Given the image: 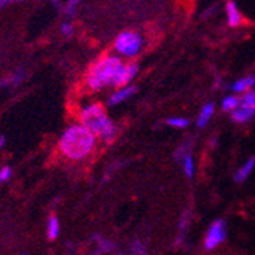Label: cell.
<instances>
[{
	"label": "cell",
	"mask_w": 255,
	"mask_h": 255,
	"mask_svg": "<svg viewBox=\"0 0 255 255\" xmlns=\"http://www.w3.org/2000/svg\"><path fill=\"white\" fill-rule=\"evenodd\" d=\"M225 14H226V21L231 28H239L240 25H243V14L234 0H228L226 2Z\"/></svg>",
	"instance_id": "9"
},
{
	"label": "cell",
	"mask_w": 255,
	"mask_h": 255,
	"mask_svg": "<svg viewBox=\"0 0 255 255\" xmlns=\"http://www.w3.org/2000/svg\"><path fill=\"white\" fill-rule=\"evenodd\" d=\"M255 87V75H245L242 78H239L237 81H234L231 84V90H233L234 95H243L246 92L252 90Z\"/></svg>",
	"instance_id": "12"
},
{
	"label": "cell",
	"mask_w": 255,
	"mask_h": 255,
	"mask_svg": "<svg viewBox=\"0 0 255 255\" xmlns=\"http://www.w3.org/2000/svg\"><path fill=\"white\" fill-rule=\"evenodd\" d=\"M95 240H97V252L98 254H109V252H112L115 249V245L110 240H107V239H104L101 236H97Z\"/></svg>",
	"instance_id": "19"
},
{
	"label": "cell",
	"mask_w": 255,
	"mask_h": 255,
	"mask_svg": "<svg viewBox=\"0 0 255 255\" xmlns=\"http://www.w3.org/2000/svg\"><path fill=\"white\" fill-rule=\"evenodd\" d=\"M214 113H216V106H214V103H206V104H203V107L200 109V112H199V115H197L196 126H197L199 128L206 127L208 124H210V121L213 120Z\"/></svg>",
	"instance_id": "13"
},
{
	"label": "cell",
	"mask_w": 255,
	"mask_h": 255,
	"mask_svg": "<svg viewBox=\"0 0 255 255\" xmlns=\"http://www.w3.org/2000/svg\"><path fill=\"white\" fill-rule=\"evenodd\" d=\"M12 176V170L9 167H3L0 170V182H8Z\"/></svg>",
	"instance_id": "22"
},
{
	"label": "cell",
	"mask_w": 255,
	"mask_h": 255,
	"mask_svg": "<svg viewBox=\"0 0 255 255\" xmlns=\"http://www.w3.org/2000/svg\"><path fill=\"white\" fill-rule=\"evenodd\" d=\"M136 87L134 86H124V87H118V89H115L110 97L107 98V106L110 107H115V106H120L123 103H126L127 100H130L134 94H136Z\"/></svg>",
	"instance_id": "7"
},
{
	"label": "cell",
	"mask_w": 255,
	"mask_h": 255,
	"mask_svg": "<svg viewBox=\"0 0 255 255\" xmlns=\"http://www.w3.org/2000/svg\"><path fill=\"white\" fill-rule=\"evenodd\" d=\"M239 101H240V97H237V95H226L223 100H222V104H220V107H222V110L223 112H226V113H231V112H234L237 107H239Z\"/></svg>",
	"instance_id": "16"
},
{
	"label": "cell",
	"mask_w": 255,
	"mask_h": 255,
	"mask_svg": "<svg viewBox=\"0 0 255 255\" xmlns=\"http://www.w3.org/2000/svg\"><path fill=\"white\" fill-rule=\"evenodd\" d=\"M254 170H255V156H249L243 164L236 170V173H234V182H237V183H243V182H246L248 179H249V176L254 173Z\"/></svg>",
	"instance_id": "11"
},
{
	"label": "cell",
	"mask_w": 255,
	"mask_h": 255,
	"mask_svg": "<svg viewBox=\"0 0 255 255\" xmlns=\"http://www.w3.org/2000/svg\"><path fill=\"white\" fill-rule=\"evenodd\" d=\"M145 49V37L134 29L121 31L112 43V54L124 61H134Z\"/></svg>",
	"instance_id": "4"
},
{
	"label": "cell",
	"mask_w": 255,
	"mask_h": 255,
	"mask_svg": "<svg viewBox=\"0 0 255 255\" xmlns=\"http://www.w3.org/2000/svg\"><path fill=\"white\" fill-rule=\"evenodd\" d=\"M60 32L64 37H72L74 32H75V25L72 21H64V23H61V26H60Z\"/></svg>",
	"instance_id": "20"
},
{
	"label": "cell",
	"mask_w": 255,
	"mask_h": 255,
	"mask_svg": "<svg viewBox=\"0 0 255 255\" xmlns=\"http://www.w3.org/2000/svg\"><path fill=\"white\" fill-rule=\"evenodd\" d=\"M190 123L191 121L185 117H171V118L165 120V124L168 127H173V128H187L190 126Z\"/></svg>",
	"instance_id": "18"
},
{
	"label": "cell",
	"mask_w": 255,
	"mask_h": 255,
	"mask_svg": "<svg viewBox=\"0 0 255 255\" xmlns=\"http://www.w3.org/2000/svg\"><path fill=\"white\" fill-rule=\"evenodd\" d=\"M216 9H217V6H213V8H210V9H206V12H205V17H210V15H213V14L216 12Z\"/></svg>",
	"instance_id": "23"
},
{
	"label": "cell",
	"mask_w": 255,
	"mask_h": 255,
	"mask_svg": "<svg viewBox=\"0 0 255 255\" xmlns=\"http://www.w3.org/2000/svg\"><path fill=\"white\" fill-rule=\"evenodd\" d=\"M98 137L80 123L67 126L58 139V151L67 160H83L94 153Z\"/></svg>",
	"instance_id": "2"
},
{
	"label": "cell",
	"mask_w": 255,
	"mask_h": 255,
	"mask_svg": "<svg viewBox=\"0 0 255 255\" xmlns=\"http://www.w3.org/2000/svg\"><path fill=\"white\" fill-rule=\"evenodd\" d=\"M21 255H25V254H21Z\"/></svg>",
	"instance_id": "25"
},
{
	"label": "cell",
	"mask_w": 255,
	"mask_h": 255,
	"mask_svg": "<svg viewBox=\"0 0 255 255\" xmlns=\"http://www.w3.org/2000/svg\"><path fill=\"white\" fill-rule=\"evenodd\" d=\"M179 165H180V170L183 173V176L187 177L188 180H191L196 174V164H194V157L193 154H187L183 156L180 160H179Z\"/></svg>",
	"instance_id": "14"
},
{
	"label": "cell",
	"mask_w": 255,
	"mask_h": 255,
	"mask_svg": "<svg viewBox=\"0 0 255 255\" xmlns=\"http://www.w3.org/2000/svg\"><path fill=\"white\" fill-rule=\"evenodd\" d=\"M131 248H133V255H144L145 254V246H144L142 242L136 240Z\"/></svg>",
	"instance_id": "21"
},
{
	"label": "cell",
	"mask_w": 255,
	"mask_h": 255,
	"mask_svg": "<svg viewBox=\"0 0 255 255\" xmlns=\"http://www.w3.org/2000/svg\"><path fill=\"white\" fill-rule=\"evenodd\" d=\"M124 60L115 54H104L97 58L87 69L84 74V87L86 90L97 94L104 89H118L120 87V77L124 67Z\"/></svg>",
	"instance_id": "1"
},
{
	"label": "cell",
	"mask_w": 255,
	"mask_h": 255,
	"mask_svg": "<svg viewBox=\"0 0 255 255\" xmlns=\"http://www.w3.org/2000/svg\"><path fill=\"white\" fill-rule=\"evenodd\" d=\"M78 123L89 128L100 141L110 144L118 136V127L107 115L106 107L101 103H87L80 107L77 113Z\"/></svg>",
	"instance_id": "3"
},
{
	"label": "cell",
	"mask_w": 255,
	"mask_h": 255,
	"mask_svg": "<svg viewBox=\"0 0 255 255\" xmlns=\"http://www.w3.org/2000/svg\"><path fill=\"white\" fill-rule=\"evenodd\" d=\"M60 234V222L55 216H51L48 220V239L55 240Z\"/></svg>",
	"instance_id": "17"
},
{
	"label": "cell",
	"mask_w": 255,
	"mask_h": 255,
	"mask_svg": "<svg viewBox=\"0 0 255 255\" xmlns=\"http://www.w3.org/2000/svg\"><path fill=\"white\" fill-rule=\"evenodd\" d=\"M5 144H6V137L3 134H0V148H3Z\"/></svg>",
	"instance_id": "24"
},
{
	"label": "cell",
	"mask_w": 255,
	"mask_h": 255,
	"mask_svg": "<svg viewBox=\"0 0 255 255\" xmlns=\"http://www.w3.org/2000/svg\"><path fill=\"white\" fill-rule=\"evenodd\" d=\"M194 137L193 136H188L185 141L174 150V159L179 162L183 156H187V154H193V148H194Z\"/></svg>",
	"instance_id": "15"
},
{
	"label": "cell",
	"mask_w": 255,
	"mask_h": 255,
	"mask_svg": "<svg viewBox=\"0 0 255 255\" xmlns=\"http://www.w3.org/2000/svg\"><path fill=\"white\" fill-rule=\"evenodd\" d=\"M139 74V64L136 61H126L120 77V87L130 86Z\"/></svg>",
	"instance_id": "10"
},
{
	"label": "cell",
	"mask_w": 255,
	"mask_h": 255,
	"mask_svg": "<svg viewBox=\"0 0 255 255\" xmlns=\"http://www.w3.org/2000/svg\"><path fill=\"white\" fill-rule=\"evenodd\" d=\"M228 237V225L223 219H216L206 229L203 239V248L208 252H213L220 248Z\"/></svg>",
	"instance_id": "6"
},
{
	"label": "cell",
	"mask_w": 255,
	"mask_h": 255,
	"mask_svg": "<svg viewBox=\"0 0 255 255\" xmlns=\"http://www.w3.org/2000/svg\"><path fill=\"white\" fill-rule=\"evenodd\" d=\"M231 121L236 124H246L255 118V89L240 97L239 107L231 112Z\"/></svg>",
	"instance_id": "5"
},
{
	"label": "cell",
	"mask_w": 255,
	"mask_h": 255,
	"mask_svg": "<svg viewBox=\"0 0 255 255\" xmlns=\"http://www.w3.org/2000/svg\"><path fill=\"white\" fill-rule=\"evenodd\" d=\"M191 220H193L191 210H185L182 213L180 219H179V223H177V234H176V239H174V246H182L185 243V239H187L188 231H190Z\"/></svg>",
	"instance_id": "8"
}]
</instances>
